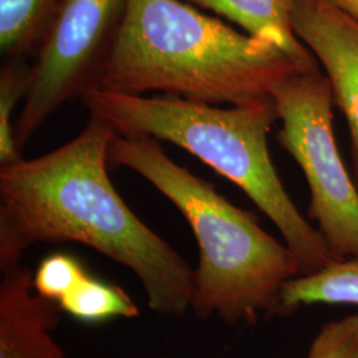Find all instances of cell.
<instances>
[{
  "label": "cell",
  "instance_id": "cell-1",
  "mask_svg": "<svg viewBox=\"0 0 358 358\" xmlns=\"http://www.w3.org/2000/svg\"><path fill=\"white\" fill-rule=\"evenodd\" d=\"M115 134L90 115L85 129L62 148L0 166V272L22 266L34 244H85L131 269L152 310L183 316L192 309L194 271L110 182L109 146Z\"/></svg>",
  "mask_w": 358,
  "mask_h": 358
},
{
  "label": "cell",
  "instance_id": "cell-2",
  "mask_svg": "<svg viewBox=\"0 0 358 358\" xmlns=\"http://www.w3.org/2000/svg\"><path fill=\"white\" fill-rule=\"evenodd\" d=\"M313 68L183 0H128L90 90L243 105L272 100L280 81Z\"/></svg>",
  "mask_w": 358,
  "mask_h": 358
},
{
  "label": "cell",
  "instance_id": "cell-3",
  "mask_svg": "<svg viewBox=\"0 0 358 358\" xmlns=\"http://www.w3.org/2000/svg\"><path fill=\"white\" fill-rule=\"evenodd\" d=\"M109 161L149 180L189 222L199 248L192 299L198 319L252 325L262 313L279 315L282 287L301 268L288 245L263 230L254 214L177 165L153 137L115 134Z\"/></svg>",
  "mask_w": 358,
  "mask_h": 358
},
{
  "label": "cell",
  "instance_id": "cell-4",
  "mask_svg": "<svg viewBox=\"0 0 358 358\" xmlns=\"http://www.w3.org/2000/svg\"><path fill=\"white\" fill-rule=\"evenodd\" d=\"M80 100L92 117L117 134L174 143L235 183L280 231L301 275L315 273L334 260L319 230L297 210L271 161L267 136L279 120L273 100L222 109L169 94L143 97L101 90H87Z\"/></svg>",
  "mask_w": 358,
  "mask_h": 358
},
{
  "label": "cell",
  "instance_id": "cell-5",
  "mask_svg": "<svg viewBox=\"0 0 358 358\" xmlns=\"http://www.w3.org/2000/svg\"><path fill=\"white\" fill-rule=\"evenodd\" d=\"M272 100L282 122L279 143L307 178L308 215L334 260L358 257V189L334 138L328 77L319 66L287 77L275 87Z\"/></svg>",
  "mask_w": 358,
  "mask_h": 358
},
{
  "label": "cell",
  "instance_id": "cell-6",
  "mask_svg": "<svg viewBox=\"0 0 358 358\" xmlns=\"http://www.w3.org/2000/svg\"><path fill=\"white\" fill-rule=\"evenodd\" d=\"M128 0H60L35 52L23 108L15 122L22 149L63 103L93 87L115 43Z\"/></svg>",
  "mask_w": 358,
  "mask_h": 358
},
{
  "label": "cell",
  "instance_id": "cell-7",
  "mask_svg": "<svg viewBox=\"0 0 358 358\" xmlns=\"http://www.w3.org/2000/svg\"><path fill=\"white\" fill-rule=\"evenodd\" d=\"M292 27L324 66L334 103L345 115L358 189V22L329 0H294Z\"/></svg>",
  "mask_w": 358,
  "mask_h": 358
},
{
  "label": "cell",
  "instance_id": "cell-8",
  "mask_svg": "<svg viewBox=\"0 0 358 358\" xmlns=\"http://www.w3.org/2000/svg\"><path fill=\"white\" fill-rule=\"evenodd\" d=\"M0 273V358H66L51 334L60 306L35 291L28 267Z\"/></svg>",
  "mask_w": 358,
  "mask_h": 358
},
{
  "label": "cell",
  "instance_id": "cell-9",
  "mask_svg": "<svg viewBox=\"0 0 358 358\" xmlns=\"http://www.w3.org/2000/svg\"><path fill=\"white\" fill-rule=\"evenodd\" d=\"M224 16L247 35L273 43L301 64L313 66L315 56L296 36L292 27L294 0H183Z\"/></svg>",
  "mask_w": 358,
  "mask_h": 358
},
{
  "label": "cell",
  "instance_id": "cell-10",
  "mask_svg": "<svg viewBox=\"0 0 358 358\" xmlns=\"http://www.w3.org/2000/svg\"><path fill=\"white\" fill-rule=\"evenodd\" d=\"M317 304L358 307V257L333 260L315 273L289 280L280 294L279 316Z\"/></svg>",
  "mask_w": 358,
  "mask_h": 358
},
{
  "label": "cell",
  "instance_id": "cell-11",
  "mask_svg": "<svg viewBox=\"0 0 358 358\" xmlns=\"http://www.w3.org/2000/svg\"><path fill=\"white\" fill-rule=\"evenodd\" d=\"M60 0H0L3 60L26 59L44 38Z\"/></svg>",
  "mask_w": 358,
  "mask_h": 358
},
{
  "label": "cell",
  "instance_id": "cell-12",
  "mask_svg": "<svg viewBox=\"0 0 358 358\" xmlns=\"http://www.w3.org/2000/svg\"><path fill=\"white\" fill-rule=\"evenodd\" d=\"M57 304L63 312L84 322L138 316V308L124 289L99 280L90 273Z\"/></svg>",
  "mask_w": 358,
  "mask_h": 358
},
{
  "label": "cell",
  "instance_id": "cell-13",
  "mask_svg": "<svg viewBox=\"0 0 358 358\" xmlns=\"http://www.w3.org/2000/svg\"><path fill=\"white\" fill-rule=\"evenodd\" d=\"M31 64L26 59L3 60L0 69V166L23 159L15 137L13 115L19 101L24 100Z\"/></svg>",
  "mask_w": 358,
  "mask_h": 358
},
{
  "label": "cell",
  "instance_id": "cell-14",
  "mask_svg": "<svg viewBox=\"0 0 358 358\" xmlns=\"http://www.w3.org/2000/svg\"><path fill=\"white\" fill-rule=\"evenodd\" d=\"M88 272L72 256L55 254L45 257L34 273V288L38 294L59 303Z\"/></svg>",
  "mask_w": 358,
  "mask_h": 358
},
{
  "label": "cell",
  "instance_id": "cell-15",
  "mask_svg": "<svg viewBox=\"0 0 358 358\" xmlns=\"http://www.w3.org/2000/svg\"><path fill=\"white\" fill-rule=\"evenodd\" d=\"M307 358H358V315L321 325Z\"/></svg>",
  "mask_w": 358,
  "mask_h": 358
},
{
  "label": "cell",
  "instance_id": "cell-16",
  "mask_svg": "<svg viewBox=\"0 0 358 358\" xmlns=\"http://www.w3.org/2000/svg\"><path fill=\"white\" fill-rule=\"evenodd\" d=\"M343 13H348L350 17L358 22V0H329Z\"/></svg>",
  "mask_w": 358,
  "mask_h": 358
}]
</instances>
